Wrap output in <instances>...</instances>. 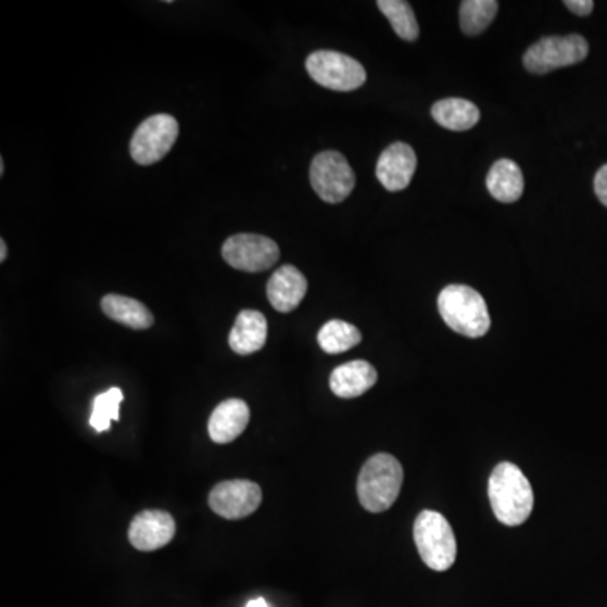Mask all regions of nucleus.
<instances>
[{"label": "nucleus", "mask_w": 607, "mask_h": 607, "mask_svg": "<svg viewBox=\"0 0 607 607\" xmlns=\"http://www.w3.org/2000/svg\"><path fill=\"white\" fill-rule=\"evenodd\" d=\"M430 114L441 127L454 132L472 129L481 117L478 106L465 99H445L435 102Z\"/></svg>", "instance_id": "nucleus-19"}, {"label": "nucleus", "mask_w": 607, "mask_h": 607, "mask_svg": "<svg viewBox=\"0 0 607 607\" xmlns=\"http://www.w3.org/2000/svg\"><path fill=\"white\" fill-rule=\"evenodd\" d=\"M496 0H465L460 4V29L468 36H478L493 23L498 14Z\"/></svg>", "instance_id": "nucleus-21"}, {"label": "nucleus", "mask_w": 607, "mask_h": 607, "mask_svg": "<svg viewBox=\"0 0 607 607\" xmlns=\"http://www.w3.org/2000/svg\"><path fill=\"white\" fill-rule=\"evenodd\" d=\"M210 508L225 520H242L257 511L262 503V490L246 479L222 481L207 496Z\"/></svg>", "instance_id": "nucleus-10"}, {"label": "nucleus", "mask_w": 607, "mask_h": 607, "mask_svg": "<svg viewBox=\"0 0 607 607\" xmlns=\"http://www.w3.org/2000/svg\"><path fill=\"white\" fill-rule=\"evenodd\" d=\"M488 494L494 517L506 527H518L532 515V484L521 469L511 463H502L493 469Z\"/></svg>", "instance_id": "nucleus-1"}, {"label": "nucleus", "mask_w": 607, "mask_h": 607, "mask_svg": "<svg viewBox=\"0 0 607 607\" xmlns=\"http://www.w3.org/2000/svg\"><path fill=\"white\" fill-rule=\"evenodd\" d=\"M414 539L420 557L429 569L444 572L456 562V535L444 515L432 509L422 511L415 520Z\"/></svg>", "instance_id": "nucleus-4"}, {"label": "nucleus", "mask_w": 607, "mask_h": 607, "mask_svg": "<svg viewBox=\"0 0 607 607\" xmlns=\"http://www.w3.org/2000/svg\"><path fill=\"white\" fill-rule=\"evenodd\" d=\"M311 185L323 201L337 204L355 189L356 176L343 154L326 151L317 154L311 164Z\"/></svg>", "instance_id": "nucleus-7"}, {"label": "nucleus", "mask_w": 607, "mask_h": 607, "mask_svg": "<svg viewBox=\"0 0 607 607\" xmlns=\"http://www.w3.org/2000/svg\"><path fill=\"white\" fill-rule=\"evenodd\" d=\"M417 169V155L405 142H395L381 152L377 163V178L387 191H404Z\"/></svg>", "instance_id": "nucleus-12"}, {"label": "nucleus", "mask_w": 607, "mask_h": 607, "mask_svg": "<svg viewBox=\"0 0 607 607\" xmlns=\"http://www.w3.org/2000/svg\"><path fill=\"white\" fill-rule=\"evenodd\" d=\"M246 607H268V604L264 597H258V599L250 600V603L246 604Z\"/></svg>", "instance_id": "nucleus-26"}, {"label": "nucleus", "mask_w": 607, "mask_h": 607, "mask_svg": "<svg viewBox=\"0 0 607 607\" xmlns=\"http://www.w3.org/2000/svg\"><path fill=\"white\" fill-rule=\"evenodd\" d=\"M102 311L112 321L121 323L130 329H149L154 325V316L142 302L125 295L109 294L102 299Z\"/></svg>", "instance_id": "nucleus-18"}, {"label": "nucleus", "mask_w": 607, "mask_h": 607, "mask_svg": "<svg viewBox=\"0 0 607 607\" xmlns=\"http://www.w3.org/2000/svg\"><path fill=\"white\" fill-rule=\"evenodd\" d=\"M486 186L494 200L499 203H515L523 194V173L511 159H499L488 173Z\"/></svg>", "instance_id": "nucleus-17"}, {"label": "nucleus", "mask_w": 607, "mask_h": 607, "mask_svg": "<svg viewBox=\"0 0 607 607\" xmlns=\"http://www.w3.org/2000/svg\"><path fill=\"white\" fill-rule=\"evenodd\" d=\"M317 343L328 355H340L362 343V332L350 323L332 319L317 332Z\"/></svg>", "instance_id": "nucleus-20"}, {"label": "nucleus", "mask_w": 607, "mask_h": 607, "mask_svg": "<svg viewBox=\"0 0 607 607\" xmlns=\"http://www.w3.org/2000/svg\"><path fill=\"white\" fill-rule=\"evenodd\" d=\"M222 255L230 267L255 274L274 267L279 261L280 250L274 240L264 235L240 233L223 243Z\"/></svg>", "instance_id": "nucleus-9"}, {"label": "nucleus", "mask_w": 607, "mask_h": 607, "mask_svg": "<svg viewBox=\"0 0 607 607\" xmlns=\"http://www.w3.org/2000/svg\"><path fill=\"white\" fill-rule=\"evenodd\" d=\"M377 5L390 21L399 38L404 41L419 39V23L415 20L414 9L408 2L405 0H378Z\"/></svg>", "instance_id": "nucleus-22"}, {"label": "nucleus", "mask_w": 607, "mask_h": 607, "mask_svg": "<svg viewBox=\"0 0 607 607\" xmlns=\"http://www.w3.org/2000/svg\"><path fill=\"white\" fill-rule=\"evenodd\" d=\"M307 294V280L294 265H283L267 283V298L279 313H292Z\"/></svg>", "instance_id": "nucleus-13"}, {"label": "nucleus", "mask_w": 607, "mask_h": 607, "mask_svg": "<svg viewBox=\"0 0 607 607\" xmlns=\"http://www.w3.org/2000/svg\"><path fill=\"white\" fill-rule=\"evenodd\" d=\"M176 535V521L173 515L163 509L140 511L129 529L132 547L140 552H154L166 547Z\"/></svg>", "instance_id": "nucleus-11"}, {"label": "nucleus", "mask_w": 607, "mask_h": 607, "mask_svg": "<svg viewBox=\"0 0 607 607\" xmlns=\"http://www.w3.org/2000/svg\"><path fill=\"white\" fill-rule=\"evenodd\" d=\"M564 5L573 14L581 15V17H585L594 11L593 0H566Z\"/></svg>", "instance_id": "nucleus-25"}, {"label": "nucleus", "mask_w": 607, "mask_h": 607, "mask_svg": "<svg viewBox=\"0 0 607 607\" xmlns=\"http://www.w3.org/2000/svg\"><path fill=\"white\" fill-rule=\"evenodd\" d=\"M306 68L311 78L328 90L353 91L366 81L362 63L338 51L323 50L309 54Z\"/></svg>", "instance_id": "nucleus-6"}, {"label": "nucleus", "mask_w": 607, "mask_h": 607, "mask_svg": "<svg viewBox=\"0 0 607 607\" xmlns=\"http://www.w3.org/2000/svg\"><path fill=\"white\" fill-rule=\"evenodd\" d=\"M228 343L240 356L253 355L261 351L267 343V319L264 314L252 309L238 314Z\"/></svg>", "instance_id": "nucleus-16"}, {"label": "nucleus", "mask_w": 607, "mask_h": 607, "mask_svg": "<svg viewBox=\"0 0 607 607\" xmlns=\"http://www.w3.org/2000/svg\"><path fill=\"white\" fill-rule=\"evenodd\" d=\"M178 136L179 124L173 115H152L134 134L130 155L140 166H152L169 154Z\"/></svg>", "instance_id": "nucleus-8"}, {"label": "nucleus", "mask_w": 607, "mask_h": 607, "mask_svg": "<svg viewBox=\"0 0 607 607\" xmlns=\"http://www.w3.org/2000/svg\"><path fill=\"white\" fill-rule=\"evenodd\" d=\"M594 189H596L600 203L607 207V164L597 170L596 179H594Z\"/></svg>", "instance_id": "nucleus-24"}, {"label": "nucleus", "mask_w": 607, "mask_h": 607, "mask_svg": "<svg viewBox=\"0 0 607 607\" xmlns=\"http://www.w3.org/2000/svg\"><path fill=\"white\" fill-rule=\"evenodd\" d=\"M377 380V370L370 363L365 359H355V362L338 366L337 370H332L329 387H331L332 393L340 399H356L374 389Z\"/></svg>", "instance_id": "nucleus-15"}, {"label": "nucleus", "mask_w": 607, "mask_h": 607, "mask_svg": "<svg viewBox=\"0 0 607 607\" xmlns=\"http://www.w3.org/2000/svg\"><path fill=\"white\" fill-rule=\"evenodd\" d=\"M124 401V393L117 387H112L109 392L94 396L93 408H91L90 426L97 432L110 430L112 420L121 419L118 407Z\"/></svg>", "instance_id": "nucleus-23"}, {"label": "nucleus", "mask_w": 607, "mask_h": 607, "mask_svg": "<svg viewBox=\"0 0 607 607\" xmlns=\"http://www.w3.org/2000/svg\"><path fill=\"white\" fill-rule=\"evenodd\" d=\"M250 408L240 399H228L213 410L207 422V434L216 444H230L245 432Z\"/></svg>", "instance_id": "nucleus-14"}, {"label": "nucleus", "mask_w": 607, "mask_h": 607, "mask_svg": "<svg viewBox=\"0 0 607 607\" xmlns=\"http://www.w3.org/2000/svg\"><path fill=\"white\" fill-rule=\"evenodd\" d=\"M8 258V243L5 240H0V262H5Z\"/></svg>", "instance_id": "nucleus-27"}, {"label": "nucleus", "mask_w": 607, "mask_h": 607, "mask_svg": "<svg viewBox=\"0 0 607 607\" xmlns=\"http://www.w3.org/2000/svg\"><path fill=\"white\" fill-rule=\"evenodd\" d=\"M4 174V161H0V176Z\"/></svg>", "instance_id": "nucleus-28"}, {"label": "nucleus", "mask_w": 607, "mask_h": 607, "mask_svg": "<svg viewBox=\"0 0 607 607\" xmlns=\"http://www.w3.org/2000/svg\"><path fill=\"white\" fill-rule=\"evenodd\" d=\"M445 325L466 338H483L490 331L491 317L483 295L472 287L447 286L438 299Z\"/></svg>", "instance_id": "nucleus-3"}, {"label": "nucleus", "mask_w": 607, "mask_h": 607, "mask_svg": "<svg viewBox=\"0 0 607 607\" xmlns=\"http://www.w3.org/2000/svg\"><path fill=\"white\" fill-rule=\"evenodd\" d=\"M589 54V45L581 35L548 36L530 46L523 56L524 68L533 75L578 65Z\"/></svg>", "instance_id": "nucleus-5"}, {"label": "nucleus", "mask_w": 607, "mask_h": 607, "mask_svg": "<svg viewBox=\"0 0 607 607\" xmlns=\"http://www.w3.org/2000/svg\"><path fill=\"white\" fill-rule=\"evenodd\" d=\"M404 483V468L392 454H375L366 460L358 476V499L370 514L392 508Z\"/></svg>", "instance_id": "nucleus-2"}]
</instances>
